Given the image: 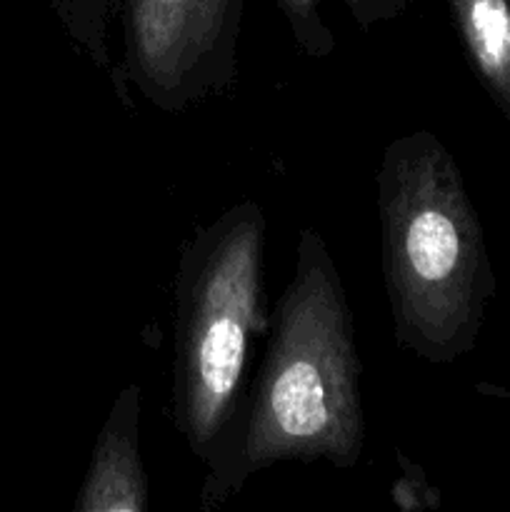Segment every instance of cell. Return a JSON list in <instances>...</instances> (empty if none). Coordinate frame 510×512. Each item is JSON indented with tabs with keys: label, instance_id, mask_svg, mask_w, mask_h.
<instances>
[{
	"label": "cell",
	"instance_id": "6da1fadb",
	"mask_svg": "<svg viewBox=\"0 0 510 512\" xmlns=\"http://www.w3.org/2000/svg\"><path fill=\"white\" fill-rule=\"evenodd\" d=\"M355 323L323 235L305 228L250 390L205 460L200 512L278 463L353 468L365 448Z\"/></svg>",
	"mask_w": 510,
	"mask_h": 512
},
{
	"label": "cell",
	"instance_id": "7a4b0ae2",
	"mask_svg": "<svg viewBox=\"0 0 510 512\" xmlns=\"http://www.w3.org/2000/svg\"><path fill=\"white\" fill-rule=\"evenodd\" d=\"M395 340L428 363L470 353L495 290L478 210L453 153L430 130L390 140L375 173Z\"/></svg>",
	"mask_w": 510,
	"mask_h": 512
},
{
	"label": "cell",
	"instance_id": "3957f363",
	"mask_svg": "<svg viewBox=\"0 0 510 512\" xmlns=\"http://www.w3.org/2000/svg\"><path fill=\"white\" fill-rule=\"evenodd\" d=\"M263 208L243 200L200 225L180 250L175 270L173 420L198 460L245 398L255 340L268 333Z\"/></svg>",
	"mask_w": 510,
	"mask_h": 512
},
{
	"label": "cell",
	"instance_id": "277c9868",
	"mask_svg": "<svg viewBox=\"0 0 510 512\" xmlns=\"http://www.w3.org/2000/svg\"><path fill=\"white\" fill-rule=\"evenodd\" d=\"M120 10V75L160 113H185L235 83L245 0H120Z\"/></svg>",
	"mask_w": 510,
	"mask_h": 512
},
{
	"label": "cell",
	"instance_id": "5b68a950",
	"mask_svg": "<svg viewBox=\"0 0 510 512\" xmlns=\"http://www.w3.org/2000/svg\"><path fill=\"white\" fill-rule=\"evenodd\" d=\"M75 512H148L150 483L140 455V385L120 390L95 440Z\"/></svg>",
	"mask_w": 510,
	"mask_h": 512
},
{
	"label": "cell",
	"instance_id": "8992f818",
	"mask_svg": "<svg viewBox=\"0 0 510 512\" xmlns=\"http://www.w3.org/2000/svg\"><path fill=\"white\" fill-rule=\"evenodd\" d=\"M448 5L475 75L510 120V0H448Z\"/></svg>",
	"mask_w": 510,
	"mask_h": 512
},
{
	"label": "cell",
	"instance_id": "52a82bcc",
	"mask_svg": "<svg viewBox=\"0 0 510 512\" xmlns=\"http://www.w3.org/2000/svg\"><path fill=\"white\" fill-rule=\"evenodd\" d=\"M323 3L325 0H275L295 45L310 58H328L338 45L333 30L323 18ZM338 3L345 5L350 18L360 28L368 30L403 15L413 0H338Z\"/></svg>",
	"mask_w": 510,
	"mask_h": 512
},
{
	"label": "cell",
	"instance_id": "ba28073f",
	"mask_svg": "<svg viewBox=\"0 0 510 512\" xmlns=\"http://www.w3.org/2000/svg\"><path fill=\"white\" fill-rule=\"evenodd\" d=\"M65 35L93 60L98 68H110L108 28L118 0H48Z\"/></svg>",
	"mask_w": 510,
	"mask_h": 512
}]
</instances>
